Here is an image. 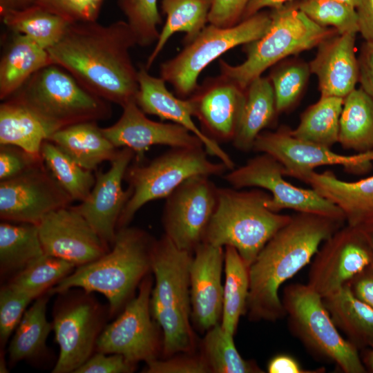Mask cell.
Segmentation results:
<instances>
[{"label": "cell", "instance_id": "cell-1", "mask_svg": "<svg viewBox=\"0 0 373 373\" xmlns=\"http://www.w3.org/2000/svg\"><path fill=\"white\" fill-rule=\"evenodd\" d=\"M135 45L126 21L102 25L95 21L70 23L48 51L53 63L87 90L123 107L135 101L139 91L138 70L129 53Z\"/></svg>", "mask_w": 373, "mask_h": 373}, {"label": "cell", "instance_id": "cell-2", "mask_svg": "<svg viewBox=\"0 0 373 373\" xmlns=\"http://www.w3.org/2000/svg\"><path fill=\"white\" fill-rule=\"evenodd\" d=\"M344 222L309 213L291 216L249 267L246 314L250 321H276L285 315L279 288L310 262L321 244Z\"/></svg>", "mask_w": 373, "mask_h": 373}, {"label": "cell", "instance_id": "cell-3", "mask_svg": "<svg viewBox=\"0 0 373 373\" xmlns=\"http://www.w3.org/2000/svg\"><path fill=\"white\" fill-rule=\"evenodd\" d=\"M155 240L146 231L126 227L117 231L110 250L99 258L77 267L49 291L61 294L72 288L103 294L111 314L130 300L135 288L151 270Z\"/></svg>", "mask_w": 373, "mask_h": 373}, {"label": "cell", "instance_id": "cell-4", "mask_svg": "<svg viewBox=\"0 0 373 373\" xmlns=\"http://www.w3.org/2000/svg\"><path fill=\"white\" fill-rule=\"evenodd\" d=\"M271 195L260 189L218 188L215 211L203 242L235 248L249 266L291 216L274 212L266 207Z\"/></svg>", "mask_w": 373, "mask_h": 373}, {"label": "cell", "instance_id": "cell-5", "mask_svg": "<svg viewBox=\"0 0 373 373\" xmlns=\"http://www.w3.org/2000/svg\"><path fill=\"white\" fill-rule=\"evenodd\" d=\"M8 99L28 109L50 135L75 124L104 121L112 115L109 102L87 90L55 64L36 72Z\"/></svg>", "mask_w": 373, "mask_h": 373}, {"label": "cell", "instance_id": "cell-6", "mask_svg": "<svg viewBox=\"0 0 373 373\" xmlns=\"http://www.w3.org/2000/svg\"><path fill=\"white\" fill-rule=\"evenodd\" d=\"M271 23L259 39L244 45L246 59L233 66L220 60V74L246 90L269 67L289 55L318 46L323 40L338 34L332 28L318 25L291 1L270 13Z\"/></svg>", "mask_w": 373, "mask_h": 373}, {"label": "cell", "instance_id": "cell-7", "mask_svg": "<svg viewBox=\"0 0 373 373\" xmlns=\"http://www.w3.org/2000/svg\"><path fill=\"white\" fill-rule=\"evenodd\" d=\"M208 155L204 146L172 147L148 164L137 161L130 164L124 180L132 194L119 216L117 231L128 227L144 204L166 198L189 178L222 175L229 170L222 162L209 160Z\"/></svg>", "mask_w": 373, "mask_h": 373}, {"label": "cell", "instance_id": "cell-8", "mask_svg": "<svg viewBox=\"0 0 373 373\" xmlns=\"http://www.w3.org/2000/svg\"><path fill=\"white\" fill-rule=\"evenodd\" d=\"M282 303L292 333L314 354L334 363L345 373H364L358 349L344 338L323 298L307 284H291Z\"/></svg>", "mask_w": 373, "mask_h": 373}, {"label": "cell", "instance_id": "cell-9", "mask_svg": "<svg viewBox=\"0 0 373 373\" xmlns=\"http://www.w3.org/2000/svg\"><path fill=\"white\" fill-rule=\"evenodd\" d=\"M270 23V13L260 11L228 28L209 23L178 54L161 64L160 77L172 86L179 97H189L208 65L228 50L260 38Z\"/></svg>", "mask_w": 373, "mask_h": 373}, {"label": "cell", "instance_id": "cell-10", "mask_svg": "<svg viewBox=\"0 0 373 373\" xmlns=\"http://www.w3.org/2000/svg\"><path fill=\"white\" fill-rule=\"evenodd\" d=\"M90 294H59L52 322L59 354L52 373H75L93 355L104 327L103 309Z\"/></svg>", "mask_w": 373, "mask_h": 373}, {"label": "cell", "instance_id": "cell-11", "mask_svg": "<svg viewBox=\"0 0 373 373\" xmlns=\"http://www.w3.org/2000/svg\"><path fill=\"white\" fill-rule=\"evenodd\" d=\"M285 176L283 166L271 155L261 153L242 166L229 171L224 178L236 189L258 187L270 192L266 207L274 212L291 209L345 221L344 213L336 204L313 189L290 184Z\"/></svg>", "mask_w": 373, "mask_h": 373}, {"label": "cell", "instance_id": "cell-12", "mask_svg": "<svg viewBox=\"0 0 373 373\" xmlns=\"http://www.w3.org/2000/svg\"><path fill=\"white\" fill-rule=\"evenodd\" d=\"M218 189L209 176L195 175L165 198L162 213L164 235L178 248L193 252L203 242L216 208Z\"/></svg>", "mask_w": 373, "mask_h": 373}, {"label": "cell", "instance_id": "cell-13", "mask_svg": "<svg viewBox=\"0 0 373 373\" xmlns=\"http://www.w3.org/2000/svg\"><path fill=\"white\" fill-rule=\"evenodd\" d=\"M152 289V280L148 274L140 283L136 296L102 329L96 343L97 352L121 354L135 364L157 358L160 345L151 312Z\"/></svg>", "mask_w": 373, "mask_h": 373}, {"label": "cell", "instance_id": "cell-14", "mask_svg": "<svg viewBox=\"0 0 373 373\" xmlns=\"http://www.w3.org/2000/svg\"><path fill=\"white\" fill-rule=\"evenodd\" d=\"M373 262V249L360 227H342L323 242L314 257L307 285L322 298L347 285Z\"/></svg>", "mask_w": 373, "mask_h": 373}, {"label": "cell", "instance_id": "cell-15", "mask_svg": "<svg viewBox=\"0 0 373 373\" xmlns=\"http://www.w3.org/2000/svg\"><path fill=\"white\" fill-rule=\"evenodd\" d=\"M73 202L44 161L15 178L0 181L3 221L38 224L50 212Z\"/></svg>", "mask_w": 373, "mask_h": 373}, {"label": "cell", "instance_id": "cell-16", "mask_svg": "<svg viewBox=\"0 0 373 373\" xmlns=\"http://www.w3.org/2000/svg\"><path fill=\"white\" fill-rule=\"evenodd\" d=\"M253 151L271 155L283 166L285 176L300 180L318 166L341 165L347 172L360 174L368 172L373 164V151L338 154L331 148L295 137L287 126L261 132Z\"/></svg>", "mask_w": 373, "mask_h": 373}, {"label": "cell", "instance_id": "cell-17", "mask_svg": "<svg viewBox=\"0 0 373 373\" xmlns=\"http://www.w3.org/2000/svg\"><path fill=\"white\" fill-rule=\"evenodd\" d=\"M37 225L44 254L76 267L99 258L111 249L71 205L50 212Z\"/></svg>", "mask_w": 373, "mask_h": 373}, {"label": "cell", "instance_id": "cell-18", "mask_svg": "<svg viewBox=\"0 0 373 373\" xmlns=\"http://www.w3.org/2000/svg\"><path fill=\"white\" fill-rule=\"evenodd\" d=\"M135 156L132 149H119L110 162V169L95 173V182L89 195L73 206L110 248L116 237L119 216L132 194L129 187L123 189L122 181Z\"/></svg>", "mask_w": 373, "mask_h": 373}, {"label": "cell", "instance_id": "cell-19", "mask_svg": "<svg viewBox=\"0 0 373 373\" xmlns=\"http://www.w3.org/2000/svg\"><path fill=\"white\" fill-rule=\"evenodd\" d=\"M245 91L220 74L204 79L187 97L193 116L198 119L207 136L218 144L233 140L242 113Z\"/></svg>", "mask_w": 373, "mask_h": 373}, {"label": "cell", "instance_id": "cell-20", "mask_svg": "<svg viewBox=\"0 0 373 373\" xmlns=\"http://www.w3.org/2000/svg\"><path fill=\"white\" fill-rule=\"evenodd\" d=\"M122 110L119 119L102 131L117 149H132L137 161H141L144 152L153 145L204 146L202 141L184 126L149 119L135 101L128 102Z\"/></svg>", "mask_w": 373, "mask_h": 373}, {"label": "cell", "instance_id": "cell-21", "mask_svg": "<svg viewBox=\"0 0 373 373\" xmlns=\"http://www.w3.org/2000/svg\"><path fill=\"white\" fill-rule=\"evenodd\" d=\"M193 252L190 267L191 315L200 329L208 330L220 323L222 317L224 249L202 242Z\"/></svg>", "mask_w": 373, "mask_h": 373}, {"label": "cell", "instance_id": "cell-22", "mask_svg": "<svg viewBox=\"0 0 373 373\" xmlns=\"http://www.w3.org/2000/svg\"><path fill=\"white\" fill-rule=\"evenodd\" d=\"M193 252L178 248L166 236L155 240L151 254L155 286L151 300L190 317V267Z\"/></svg>", "mask_w": 373, "mask_h": 373}, {"label": "cell", "instance_id": "cell-23", "mask_svg": "<svg viewBox=\"0 0 373 373\" xmlns=\"http://www.w3.org/2000/svg\"><path fill=\"white\" fill-rule=\"evenodd\" d=\"M138 82L135 102L144 113L184 126L202 141L209 155L218 157L229 171L235 168L234 162L220 144L207 136L195 124L188 98L175 97L167 89L166 82L162 77L151 75L144 66L138 70Z\"/></svg>", "mask_w": 373, "mask_h": 373}, {"label": "cell", "instance_id": "cell-24", "mask_svg": "<svg viewBox=\"0 0 373 373\" xmlns=\"http://www.w3.org/2000/svg\"><path fill=\"white\" fill-rule=\"evenodd\" d=\"M356 35L336 34L318 46L317 54L309 66L318 77L321 97L344 99L355 89L359 77Z\"/></svg>", "mask_w": 373, "mask_h": 373}, {"label": "cell", "instance_id": "cell-25", "mask_svg": "<svg viewBox=\"0 0 373 373\" xmlns=\"http://www.w3.org/2000/svg\"><path fill=\"white\" fill-rule=\"evenodd\" d=\"M301 181L338 207L347 225L363 227L373 223V175L348 182L340 180L331 171H314Z\"/></svg>", "mask_w": 373, "mask_h": 373}, {"label": "cell", "instance_id": "cell-26", "mask_svg": "<svg viewBox=\"0 0 373 373\" xmlns=\"http://www.w3.org/2000/svg\"><path fill=\"white\" fill-rule=\"evenodd\" d=\"M82 167L95 171L104 162L113 160L117 149L104 135L97 122H84L61 128L47 140Z\"/></svg>", "mask_w": 373, "mask_h": 373}, {"label": "cell", "instance_id": "cell-27", "mask_svg": "<svg viewBox=\"0 0 373 373\" xmlns=\"http://www.w3.org/2000/svg\"><path fill=\"white\" fill-rule=\"evenodd\" d=\"M54 64L48 50L15 33L0 61V99L6 100L40 69Z\"/></svg>", "mask_w": 373, "mask_h": 373}, {"label": "cell", "instance_id": "cell-28", "mask_svg": "<svg viewBox=\"0 0 373 373\" xmlns=\"http://www.w3.org/2000/svg\"><path fill=\"white\" fill-rule=\"evenodd\" d=\"M274 88L269 77H258L246 88L245 101L233 146L243 152L253 151L255 141L270 126L278 115Z\"/></svg>", "mask_w": 373, "mask_h": 373}, {"label": "cell", "instance_id": "cell-29", "mask_svg": "<svg viewBox=\"0 0 373 373\" xmlns=\"http://www.w3.org/2000/svg\"><path fill=\"white\" fill-rule=\"evenodd\" d=\"M338 329L358 350L373 348V307L357 298L349 285L323 298Z\"/></svg>", "mask_w": 373, "mask_h": 373}, {"label": "cell", "instance_id": "cell-30", "mask_svg": "<svg viewBox=\"0 0 373 373\" xmlns=\"http://www.w3.org/2000/svg\"><path fill=\"white\" fill-rule=\"evenodd\" d=\"M211 0H162V10L166 16L155 48L148 57L145 68L149 70L171 36L183 32V43L193 41L208 23Z\"/></svg>", "mask_w": 373, "mask_h": 373}, {"label": "cell", "instance_id": "cell-31", "mask_svg": "<svg viewBox=\"0 0 373 373\" xmlns=\"http://www.w3.org/2000/svg\"><path fill=\"white\" fill-rule=\"evenodd\" d=\"M50 136L43 123L23 105L10 99L0 105V145L21 148L41 158L44 141Z\"/></svg>", "mask_w": 373, "mask_h": 373}, {"label": "cell", "instance_id": "cell-32", "mask_svg": "<svg viewBox=\"0 0 373 373\" xmlns=\"http://www.w3.org/2000/svg\"><path fill=\"white\" fill-rule=\"evenodd\" d=\"M338 143L358 153L373 151V99L361 88L344 98Z\"/></svg>", "mask_w": 373, "mask_h": 373}, {"label": "cell", "instance_id": "cell-33", "mask_svg": "<svg viewBox=\"0 0 373 373\" xmlns=\"http://www.w3.org/2000/svg\"><path fill=\"white\" fill-rule=\"evenodd\" d=\"M44 254L37 224L2 220L0 224L1 274H17Z\"/></svg>", "mask_w": 373, "mask_h": 373}, {"label": "cell", "instance_id": "cell-34", "mask_svg": "<svg viewBox=\"0 0 373 373\" xmlns=\"http://www.w3.org/2000/svg\"><path fill=\"white\" fill-rule=\"evenodd\" d=\"M48 294V291L37 298L17 325L8 347L12 363L35 358L46 350V340L52 329V323L46 318Z\"/></svg>", "mask_w": 373, "mask_h": 373}, {"label": "cell", "instance_id": "cell-35", "mask_svg": "<svg viewBox=\"0 0 373 373\" xmlns=\"http://www.w3.org/2000/svg\"><path fill=\"white\" fill-rule=\"evenodd\" d=\"M225 282L220 325L227 332L235 334L240 317L246 314L249 292V266L237 250L224 247Z\"/></svg>", "mask_w": 373, "mask_h": 373}, {"label": "cell", "instance_id": "cell-36", "mask_svg": "<svg viewBox=\"0 0 373 373\" xmlns=\"http://www.w3.org/2000/svg\"><path fill=\"white\" fill-rule=\"evenodd\" d=\"M3 23L15 33L24 35L48 50L63 37L69 21L40 6L0 13Z\"/></svg>", "mask_w": 373, "mask_h": 373}, {"label": "cell", "instance_id": "cell-37", "mask_svg": "<svg viewBox=\"0 0 373 373\" xmlns=\"http://www.w3.org/2000/svg\"><path fill=\"white\" fill-rule=\"evenodd\" d=\"M344 99L321 97L301 115L291 134L298 139L331 148L338 142L339 121Z\"/></svg>", "mask_w": 373, "mask_h": 373}, {"label": "cell", "instance_id": "cell-38", "mask_svg": "<svg viewBox=\"0 0 373 373\" xmlns=\"http://www.w3.org/2000/svg\"><path fill=\"white\" fill-rule=\"evenodd\" d=\"M41 155L48 171L73 201L80 202L89 195L95 182L92 171L82 167L49 140L44 142Z\"/></svg>", "mask_w": 373, "mask_h": 373}, {"label": "cell", "instance_id": "cell-39", "mask_svg": "<svg viewBox=\"0 0 373 373\" xmlns=\"http://www.w3.org/2000/svg\"><path fill=\"white\" fill-rule=\"evenodd\" d=\"M211 372L262 373L253 361L244 359L238 352L233 334L225 331L220 323L207 332L202 341V354Z\"/></svg>", "mask_w": 373, "mask_h": 373}, {"label": "cell", "instance_id": "cell-40", "mask_svg": "<svg viewBox=\"0 0 373 373\" xmlns=\"http://www.w3.org/2000/svg\"><path fill=\"white\" fill-rule=\"evenodd\" d=\"M75 268L76 266L70 262L44 254L15 274L8 284L35 300Z\"/></svg>", "mask_w": 373, "mask_h": 373}, {"label": "cell", "instance_id": "cell-41", "mask_svg": "<svg viewBox=\"0 0 373 373\" xmlns=\"http://www.w3.org/2000/svg\"><path fill=\"white\" fill-rule=\"evenodd\" d=\"M311 73L308 64L300 60H288L275 66L270 79L276 99L278 113L295 105L305 90Z\"/></svg>", "mask_w": 373, "mask_h": 373}, {"label": "cell", "instance_id": "cell-42", "mask_svg": "<svg viewBox=\"0 0 373 373\" xmlns=\"http://www.w3.org/2000/svg\"><path fill=\"white\" fill-rule=\"evenodd\" d=\"M153 320L163 334L162 351L166 356L190 353L194 347V337L189 317L182 312L162 307L150 300Z\"/></svg>", "mask_w": 373, "mask_h": 373}, {"label": "cell", "instance_id": "cell-43", "mask_svg": "<svg viewBox=\"0 0 373 373\" xmlns=\"http://www.w3.org/2000/svg\"><path fill=\"white\" fill-rule=\"evenodd\" d=\"M296 6L318 25L331 26L338 34L358 32L356 8L334 0H301Z\"/></svg>", "mask_w": 373, "mask_h": 373}, {"label": "cell", "instance_id": "cell-44", "mask_svg": "<svg viewBox=\"0 0 373 373\" xmlns=\"http://www.w3.org/2000/svg\"><path fill=\"white\" fill-rule=\"evenodd\" d=\"M117 4L126 17L137 45L145 47L157 41V26L162 23L157 0H117Z\"/></svg>", "mask_w": 373, "mask_h": 373}, {"label": "cell", "instance_id": "cell-45", "mask_svg": "<svg viewBox=\"0 0 373 373\" xmlns=\"http://www.w3.org/2000/svg\"><path fill=\"white\" fill-rule=\"evenodd\" d=\"M33 300L30 296L9 284L0 291V341L5 345L21 321L27 306Z\"/></svg>", "mask_w": 373, "mask_h": 373}, {"label": "cell", "instance_id": "cell-46", "mask_svg": "<svg viewBox=\"0 0 373 373\" xmlns=\"http://www.w3.org/2000/svg\"><path fill=\"white\" fill-rule=\"evenodd\" d=\"M104 0H36V6L53 12L70 23L97 21Z\"/></svg>", "mask_w": 373, "mask_h": 373}, {"label": "cell", "instance_id": "cell-47", "mask_svg": "<svg viewBox=\"0 0 373 373\" xmlns=\"http://www.w3.org/2000/svg\"><path fill=\"white\" fill-rule=\"evenodd\" d=\"M143 372L146 373H206L210 368L200 356H177L167 359L155 358L146 363Z\"/></svg>", "mask_w": 373, "mask_h": 373}, {"label": "cell", "instance_id": "cell-48", "mask_svg": "<svg viewBox=\"0 0 373 373\" xmlns=\"http://www.w3.org/2000/svg\"><path fill=\"white\" fill-rule=\"evenodd\" d=\"M43 161L21 148L0 145V181L15 178Z\"/></svg>", "mask_w": 373, "mask_h": 373}, {"label": "cell", "instance_id": "cell-49", "mask_svg": "<svg viewBox=\"0 0 373 373\" xmlns=\"http://www.w3.org/2000/svg\"><path fill=\"white\" fill-rule=\"evenodd\" d=\"M135 370V363L118 354L97 352L93 354L75 373H129Z\"/></svg>", "mask_w": 373, "mask_h": 373}, {"label": "cell", "instance_id": "cell-50", "mask_svg": "<svg viewBox=\"0 0 373 373\" xmlns=\"http://www.w3.org/2000/svg\"><path fill=\"white\" fill-rule=\"evenodd\" d=\"M251 0H211L208 15L209 24L228 28L242 21L243 13Z\"/></svg>", "mask_w": 373, "mask_h": 373}, {"label": "cell", "instance_id": "cell-51", "mask_svg": "<svg viewBox=\"0 0 373 373\" xmlns=\"http://www.w3.org/2000/svg\"><path fill=\"white\" fill-rule=\"evenodd\" d=\"M358 60V82L361 88L373 99V43L365 41Z\"/></svg>", "mask_w": 373, "mask_h": 373}, {"label": "cell", "instance_id": "cell-52", "mask_svg": "<svg viewBox=\"0 0 373 373\" xmlns=\"http://www.w3.org/2000/svg\"><path fill=\"white\" fill-rule=\"evenodd\" d=\"M352 293L373 307V262L348 283Z\"/></svg>", "mask_w": 373, "mask_h": 373}, {"label": "cell", "instance_id": "cell-53", "mask_svg": "<svg viewBox=\"0 0 373 373\" xmlns=\"http://www.w3.org/2000/svg\"><path fill=\"white\" fill-rule=\"evenodd\" d=\"M269 373H321L324 368H318L312 371L302 368L298 362L287 354H278L273 357L267 365Z\"/></svg>", "mask_w": 373, "mask_h": 373}, {"label": "cell", "instance_id": "cell-54", "mask_svg": "<svg viewBox=\"0 0 373 373\" xmlns=\"http://www.w3.org/2000/svg\"><path fill=\"white\" fill-rule=\"evenodd\" d=\"M356 11L358 32L365 41L373 43V0H359Z\"/></svg>", "mask_w": 373, "mask_h": 373}, {"label": "cell", "instance_id": "cell-55", "mask_svg": "<svg viewBox=\"0 0 373 373\" xmlns=\"http://www.w3.org/2000/svg\"><path fill=\"white\" fill-rule=\"evenodd\" d=\"M291 1V0H251L243 13L242 20L256 15L264 8H271L273 10L278 9Z\"/></svg>", "mask_w": 373, "mask_h": 373}, {"label": "cell", "instance_id": "cell-56", "mask_svg": "<svg viewBox=\"0 0 373 373\" xmlns=\"http://www.w3.org/2000/svg\"><path fill=\"white\" fill-rule=\"evenodd\" d=\"M36 6V0H0V13L20 11Z\"/></svg>", "mask_w": 373, "mask_h": 373}, {"label": "cell", "instance_id": "cell-57", "mask_svg": "<svg viewBox=\"0 0 373 373\" xmlns=\"http://www.w3.org/2000/svg\"><path fill=\"white\" fill-rule=\"evenodd\" d=\"M364 365L372 372H373V348H371L366 354L364 360Z\"/></svg>", "mask_w": 373, "mask_h": 373}, {"label": "cell", "instance_id": "cell-58", "mask_svg": "<svg viewBox=\"0 0 373 373\" xmlns=\"http://www.w3.org/2000/svg\"><path fill=\"white\" fill-rule=\"evenodd\" d=\"M360 228H361L364 231L373 249V223Z\"/></svg>", "mask_w": 373, "mask_h": 373}, {"label": "cell", "instance_id": "cell-59", "mask_svg": "<svg viewBox=\"0 0 373 373\" xmlns=\"http://www.w3.org/2000/svg\"><path fill=\"white\" fill-rule=\"evenodd\" d=\"M334 1L345 4L354 8H356L359 1V0H334Z\"/></svg>", "mask_w": 373, "mask_h": 373}, {"label": "cell", "instance_id": "cell-60", "mask_svg": "<svg viewBox=\"0 0 373 373\" xmlns=\"http://www.w3.org/2000/svg\"><path fill=\"white\" fill-rule=\"evenodd\" d=\"M8 370L6 367V363H5V361H4V358H2L1 356V360H0V372L1 373H5V372H8Z\"/></svg>", "mask_w": 373, "mask_h": 373}]
</instances>
